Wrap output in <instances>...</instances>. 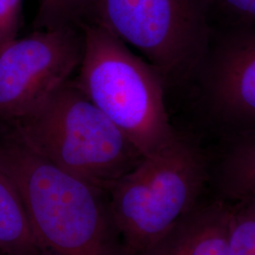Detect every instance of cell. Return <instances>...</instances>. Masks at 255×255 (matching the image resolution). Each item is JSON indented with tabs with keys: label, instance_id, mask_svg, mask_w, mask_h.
<instances>
[{
	"label": "cell",
	"instance_id": "277c9868",
	"mask_svg": "<svg viewBox=\"0 0 255 255\" xmlns=\"http://www.w3.org/2000/svg\"><path fill=\"white\" fill-rule=\"evenodd\" d=\"M200 146L185 134L144 157L109 189L121 255H138L196 205L206 181Z\"/></svg>",
	"mask_w": 255,
	"mask_h": 255
},
{
	"label": "cell",
	"instance_id": "6da1fadb",
	"mask_svg": "<svg viewBox=\"0 0 255 255\" xmlns=\"http://www.w3.org/2000/svg\"><path fill=\"white\" fill-rule=\"evenodd\" d=\"M8 132L0 139V166L15 185L46 255H122L105 191Z\"/></svg>",
	"mask_w": 255,
	"mask_h": 255
},
{
	"label": "cell",
	"instance_id": "7c38bea8",
	"mask_svg": "<svg viewBox=\"0 0 255 255\" xmlns=\"http://www.w3.org/2000/svg\"><path fill=\"white\" fill-rule=\"evenodd\" d=\"M238 201L231 208L229 255H255V195Z\"/></svg>",
	"mask_w": 255,
	"mask_h": 255
},
{
	"label": "cell",
	"instance_id": "52a82bcc",
	"mask_svg": "<svg viewBox=\"0 0 255 255\" xmlns=\"http://www.w3.org/2000/svg\"><path fill=\"white\" fill-rule=\"evenodd\" d=\"M194 79L215 123L234 138L255 133V30L227 29L219 38L212 34Z\"/></svg>",
	"mask_w": 255,
	"mask_h": 255
},
{
	"label": "cell",
	"instance_id": "ba28073f",
	"mask_svg": "<svg viewBox=\"0 0 255 255\" xmlns=\"http://www.w3.org/2000/svg\"><path fill=\"white\" fill-rule=\"evenodd\" d=\"M230 215L222 201L196 205L138 255H229Z\"/></svg>",
	"mask_w": 255,
	"mask_h": 255
},
{
	"label": "cell",
	"instance_id": "5bb4252c",
	"mask_svg": "<svg viewBox=\"0 0 255 255\" xmlns=\"http://www.w3.org/2000/svg\"><path fill=\"white\" fill-rule=\"evenodd\" d=\"M23 0H0V49L18 33Z\"/></svg>",
	"mask_w": 255,
	"mask_h": 255
},
{
	"label": "cell",
	"instance_id": "9a60e30c",
	"mask_svg": "<svg viewBox=\"0 0 255 255\" xmlns=\"http://www.w3.org/2000/svg\"><path fill=\"white\" fill-rule=\"evenodd\" d=\"M0 255H3V254H2V253H1V251H0Z\"/></svg>",
	"mask_w": 255,
	"mask_h": 255
},
{
	"label": "cell",
	"instance_id": "8992f818",
	"mask_svg": "<svg viewBox=\"0 0 255 255\" xmlns=\"http://www.w3.org/2000/svg\"><path fill=\"white\" fill-rule=\"evenodd\" d=\"M82 28L35 29L0 49V125L27 116L68 81L82 62Z\"/></svg>",
	"mask_w": 255,
	"mask_h": 255
},
{
	"label": "cell",
	"instance_id": "7a4b0ae2",
	"mask_svg": "<svg viewBox=\"0 0 255 255\" xmlns=\"http://www.w3.org/2000/svg\"><path fill=\"white\" fill-rule=\"evenodd\" d=\"M83 54L74 81L142 157L168 145L178 130L165 104L161 75L95 20L81 26Z\"/></svg>",
	"mask_w": 255,
	"mask_h": 255
},
{
	"label": "cell",
	"instance_id": "3957f363",
	"mask_svg": "<svg viewBox=\"0 0 255 255\" xmlns=\"http://www.w3.org/2000/svg\"><path fill=\"white\" fill-rule=\"evenodd\" d=\"M8 126L32 151L104 191L144 158L74 78Z\"/></svg>",
	"mask_w": 255,
	"mask_h": 255
},
{
	"label": "cell",
	"instance_id": "9c48e42d",
	"mask_svg": "<svg viewBox=\"0 0 255 255\" xmlns=\"http://www.w3.org/2000/svg\"><path fill=\"white\" fill-rule=\"evenodd\" d=\"M0 251L3 255H47L37 241L15 185L1 166Z\"/></svg>",
	"mask_w": 255,
	"mask_h": 255
},
{
	"label": "cell",
	"instance_id": "4fadbf2b",
	"mask_svg": "<svg viewBox=\"0 0 255 255\" xmlns=\"http://www.w3.org/2000/svg\"><path fill=\"white\" fill-rule=\"evenodd\" d=\"M208 15L213 9L228 19V29L255 30V0H206Z\"/></svg>",
	"mask_w": 255,
	"mask_h": 255
},
{
	"label": "cell",
	"instance_id": "30bf717a",
	"mask_svg": "<svg viewBox=\"0 0 255 255\" xmlns=\"http://www.w3.org/2000/svg\"><path fill=\"white\" fill-rule=\"evenodd\" d=\"M233 140L219 165V185L226 198L239 201L255 195V133Z\"/></svg>",
	"mask_w": 255,
	"mask_h": 255
},
{
	"label": "cell",
	"instance_id": "5b68a950",
	"mask_svg": "<svg viewBox=\"0 0 255 255\" xmlns=\"http://www.w3.org/2000/svg\"><path fill=\"white\" fill-rule=\"evenodd\" d=\"M136 48L165 88L193 80L209 50L206 0H92V19Z\"/></svg>",
	"mask_w": 255,
	"mask_h": 255
},
{
	"label": "cell",
	"instance_id": "8fae6325",
	"mask_svg": "<svg viewBox=\"0 0 255 255\" xmlns=\"http://www.w3.org/2000/svg\"><path fill=\"white\" fill-rule=\"evenodd\" d=\"M92 19V0H38L35 29L81 27Z\"/></svg>",
	"mask_w": 255,
	"mask_h": 255
}]
</instances>
